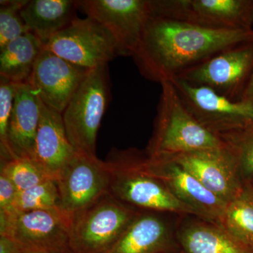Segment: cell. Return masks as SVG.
Listing matches in <instances>:
<instances>
[{
  "label": "cell",
  "instance_id": "cell-1",
  "mask_svg": "<svg viewBox=\"0 0 253 253\" xmlns=\"http://www.w3.org/2000/svg\"><path fill=\"white\" fill-rule=\"evenodd\" d=\"M253 41V29L217 31L151 16L133 59L143 77L172 81L223 50Z\"/></svg>",
  "mask_w": 253,
  "mask_h": 253
},
{
  "label": "cell",
  "instance_id": "cell-2",
  "mask_svg": "<svg viewBox=\"0 0 253 253\" xmlns=\"http://www.w3.org/2000/svg\"><path fill=\"white\" fill-rule=\"evenodd\" d=\"M154 131L146 154L168 158L224 146L217 134L199 122L186 107L170 81L161 83Z\"/></svg>",
  "mask_w": 253,
  "mask_h": 253
},
{
  "label": "cell",
  "instance_id": "cell-3",
  "mask_svg": "<svg viewBox=\"0 0 253 253\" xmlns=\"http://www.w3.org/2000/svg\"><path fill=\"white\" fill-rule=\"evenodd\" d=\"M137 151L116 149L108 156L106 161L111 171L109 194L139 211L196 215L171 194L162 181L141 170Z\"/></svg>",
  "mask_w": 253,
  "mask_h": 253
},
{
  "label": "cell",
  "instance_id": "cell-4",
  "mask_svg": "<svg viewBox=\"0 0 253 253\" xmlns=\"http://www.w3.org/2000/svg\"><path fill=\"white\" fill-rule=\"evenodd\" d=\"M139 211L107 193L90 206L71 214V253H106Z\"/></svg>",
  "mask_w": 253,
  "mask_h": 253
},
{
  "label": "cell",
  "instance_id": "cell-5",
  "mask_svg": "<svg viewBox=\"0 0 253 253\" xmlns=\"http://www.w3.org/2000/svg\"><path fill=\"white\" fill-rule=\"evenodd\" d=\"M109 92L108 65L89 70L63 111L68 140L77 152L96 156V138Z\"/></svg>",
  "mask_w": 253,
  "mask_h": 253
},
{
  "label": "cell",
  "instance_id": "cell-6",
  "mask_svg": "<svg viewBox=\"0 0 253 253\" xmlns=\"http://www.w3.org/2000/svg\"><path fill=\"white\" fill-rule=\"evenodd\" d=\"M71 214L61 208L14 213L2 211L0 236L14 240L22 253H71Z\"/></svg>",
  "mask_w": 253,
  "mask_h": 253
},
{
  "label": "cell",
  "instance_id": "cell-7",
  "mask_svg": "<svg viewBox=\"0 0 253 253\" xmlns=\"http://www.w3.org/2000/svg\"><path fill=\"white\" fill-rule=\"evenodd\" d=\"M152 16L217 31L253 28V0H151Z\"/></svg>",
  "mask_w": 253,
  "mask_h": 253
},
{
  "label": "cell",
  "instance_id": "cell-8",
  "mask_svg": "<svg viewBox=\"0 0 253 253\" xmlns=\"http://www.w3.org/2000/svg\"><path fill=\"white\" fill-rule=\"evenodd\" d=\"M253 76V41H251L223 50L175 79L207 86L238 101H241Z\"/></svg>",
  "mask_w": 253,
  "mask_h": 253
},
{
  "label": "cell",
  "instance_id": "cell-9",
  "mask_svg": "<svg viewBox=\"0 0 253 253\" xmlns=\"http://www.w3.org/2000/svg\"><path fill=\"white\" fill-rule=\"evenodd\" d=\"M44 49L69 62L94 69L119 56L117 42L104 26L93 18H76L52 37Z\"/></svg>",
  "mask_w": 253,
  "mask_h": 253
},
{
  "label": "cell",
  "instance_id": "cell-10",
  "mask_svg": "<svg viewBox=\"0 0 253 253\" xmlns=\"http://www.w3.org/2000/svg\"><path fill=\"white\" fill-rule=\"evenodd\" d=\"M76 3L78 10L112 34L119 56H133L152 16L151 0H81Z\"/></svg>",
  "mask_w": 253,
  "mask_h": 253
},
{
  "label": "cell",
  "instance_id": "cell-11",
  "mask_svg": "<svg viewBox=\"0 0 253 253\" xmlns=\"http://www.w3.org/2000/svg\"><path fill=\"white\" fill-rule=\"evenodd\" d=\"M170 82L186 107L214 134L253 126V105L250 103L231 101L207 86L180 79Z\"/></svg>",
  "mask_w": 253,
  "mask_h": 253
},
{
  "label": "cell",
  "instance_id": "cell-12",
  "mask_svg": "<svg viewBox=\"0 0 253 253\" xmlns=\"http://www.w3.org/2000/svg\"><path fill=\"white\" fill-rule=\"evenodd\" d=\"M141 170L162 181L171 194L198 217L217 222L225 203L204 187L192 174L169 160L149 156L137 151Z\"/></svg>",
  "mask_w": 253,
  "mask_h": 253
},
{
  "label": "cell",
  "instance_id": "cell-13",
  "mask_svg": "<svg viewBox=\"0 0 253 253\" xmlns=\"http://www.w3.org/2000/svg\"><path fill=\"white\" fill-rule=\"evenodd\" d=\"M110 181L106 161L76 151L56 181L61 209L73 214L90 206L109 193Z\"/></svg>",
  "mask_w": 253,
  "mask_h": 253
},
{
  "label": "cell",
  "instance_id": "cell-14",
  "mask_svg": "<svg viewBox=\"0 0 253 253\" xmlns=\"http://www.w3.org/2000/svg\"><path fill=\"white\" fill-rule=\"evenodd\" d=\"M164 159L172 161L185 169L226 204L239 194L244 186L239 174L237 157L225 144L221 147Z\"/></svg>",
  "mask_w": 253,
  "mask_h": 253
},
{
  "label": "cell",
  "instance_id": "cell-15",
  "mask_svg": "<svg viewBox=\"0 0 253 253\" xmlns=\"http://www.w3.org/2000/svg\"><path fill=\"white\" fill-rule=\"evenodd\" d=\"M179 215L140 211L105 253H181L176 239Z\"/></svg>",
  "mask_w": 253,
  "mask_h": 253
},
{
  "label": "cell",
  "instance_id": "cell-16",
  "mask_svg": "<svg viewBox=\"0 0 253 253\" xmlns=\"http://www.w3.org/2000/svg\"><path fill=\"white\" fill-rule=\"evenodd\" d=\"M89 71L43 49L28 83L44 104L63 114Z\"/></svg>",
  "mask_w": 253,
  "mask_h": 253
},
{
  "label": "cell",
  "instance_id": "cell-17",
  "mask_svg": "<svg viewBox=\"0 0 253 253\" xmlns=\"http://www.w3.org/2000/svg\"><path fill=\"white\" fill-rule=\"evenodd\" d=\"M39 105L41 116L31 160L49 179L56 181L76 151L68 140L62 114L40 98Z\"/></svg>",
  "mask_w": 253,
  "mask_h": 253
},
{
  "label": "cell",
  "instance_id": "cell-18",
  "mask_svg": "<svg viewBox=\"0 0 253 253\" xmlns=\"http://www.w3.org/2000/svg\"><path fill=\"white\" fill-rule=\"evenodd\" d=\"M39 98L29 83L16 84L14 108L7 130L9 159L31 160L39 126Z\"/></svg>",
  "mask_w": 253,
  "mask_h": 253
},
{
  "label": "cell",
  "instance_id": "cell-19",
  "mask_svg": "<svg viewBox=\"0 0 253 253\" xmlns=\"http://www.w3.org/2000/svg\"><path fill=\"white\" fill-rule=\"evenodd\" d=\"M176 239L181 253H253L217 222L192 214L179 217Z\"/></svg>",
  "mask_w": 253,
  "mask_h": 253
},
{
  "label": "cell",
  "instance_id": "cell-20",
  "mask_svg": "<svg viewBox=\"0 0 253 253\" xmlns=\"http://www.w3.org/2000/svg\"><path fill=\"white\" fill-rule=\"evenodd\" d=\"M77 10L76 1L72 0H31L21 14L29 31L44 45L78 18Z\"/></svg>",
  "mask_w": 253,
  "mask_h": 253
},
{
  "label": "cell",
  "instance_id": "cell-21",
  "mask_svg": "<svg viewBox=\"0 0 253 253\" xmlns=\"http://www.w3.org/2000/svg\"><path fill=\"white\" fill-rule=\"evenodd\" d=\"M43 49L42 42L31 32L10 42L0 49V77L14 84L29 83Z\"/></svg>",
  "mask_w": 253,
  "mask_h": 253
},
{
  "label": "cell",
  "instance_id": "cell-22",
  "mask_svg": "<svg viewBox=\"0 0 253 253\" xmlns=\"http://www.w3.org/2000/svg\"><path fill=\"white\" fill-rule=\"evenodd\" d=\"M217 224L239 244L253 251V185L244 184L226 205Z\"/></svg>",
  "mask_w": 253,
  "mask_h": 253
},
{
  "label": "cell",
  "instance_id": "cell-23",
  "mask_svg": "<svg viewBox=\"0 0 253 253\" xmlns=\"http://www.w3.org/2000/svg\"><path fill=\"white\" fill-rule=\"evenodd\" d=\"M59 208H61L57 183L52 179H47L30 189L18 191L10 212Z\"/></svg>",
  "mask_w": 253,
  "mask_h": 253
},
{
  "label": "cell",
  "instance_id": "cell-24",
  "mask_svg": "<svg viewBox=\"0 0 253 253\" xmlns=\"http://www.w3.org/2000/svg\"><path fill=\"white\" fill-rule=\"evenodd\" d=\"M235 153L244 184L253 181V126L217 134Z\"/></svg>",
  "mask_w": 253,
  "mask_h": 253
},
{
  "label": "cell",
  "instance_id": "cell-25",
  "mask_svg": "<svg viewBox=\"0 0 253 253\" xmlns=\"http://www.w3.org/2000/svg\"><path fill=\"white\" fill-rule=\"evenodd\" d=\"M14 183L18 191H24L50 179L28 158H16L1 161V171Z\"/></svg>",
  "mask_w": 253,
  "mask_h": 253
},
{
  "label": "cell",
  "instance_id": "cell-26",
  "mask_svg": "<svg viewBox=\"0 0 253 253\" xmlns=\"http://www.w3.org/2000/svg\"><path fill=\"white\" fill-rule=\"evenodd\" d=\"M27 2V0L0 1V49L10 42L29 33L21 14Z\"/></svg>",
  "mask_w": 253,
  "mask_h": 253
},
{
  "label": "cell",
  "instance_id": "cell-27",
  "mask_svg": "<svg viewBox=\"0 0 253 253\" xmlns=\"http://www.w3.org/2000/svg\"><path fill=\"white\" fill-rule=\"evenodd\" d=\"M16 96V84L0 77V147L1 161L9 160L7 148L8 126Z\"/></svg>",
  "mask_w": 253,
  "mask_h": 253
},
{
  "label": "cell",
  "instance_id": "cell-28",
  "mask_svg": "<svg viewBox=\"0 0 253 253\" xmlns=\"http://www.w3.org/2000/svg\"><path fill=\"white\" fill-rule=\"evenodd\" d=\"M18 191L4 173L0 172V210L11 212Z\"/></svg>",
  "mask_w": 253,
  "mask_h": 253
},
{
  "label": "cell",
  "instance_id": "cell-29",
  "mask_svg": "<svg viewBox=\"0 0 253 253\" xmlns=\"http://www.w3.org/2000/svg\"><path fill=\"white\" fill-rule=\"evenodd\" d=\"M0 253H22L16 242L6 236H0Z\"/></svg>",
  "mask_w": 253,
  "mask_h": 253
},
{
  "label": "cell",
  "instance_id": "cell-30",
  "mask_svg": "<svg viewBox=\"0 0 253 253\" xmlns=\"http://www.w3.org/2000/svg\"><path fill=\"white\" fill-rule=\"evenodd\" d=\"M241 101H246L253 105V76L246 87Z\"/></svg>",
  "mask_w": 253,
  "mask_h": 253
},
{
  "label": "cell",
  "instance_id": "cell-31",
  "mask_svg": "<svg viewBox=\"0 0 253 253\" xmlns=\"http://www.w3.org/2000/svg\"><path fill=\"white\" fill-rule=\"evenodd\" d=\"M251 184H252L253 185V181H252V182H251Z\"/></svg>",
  "mask_w": 253,
  "mask_h": 253
}]
</instances>
